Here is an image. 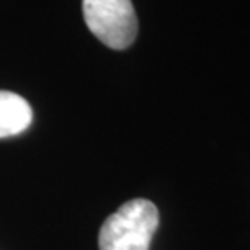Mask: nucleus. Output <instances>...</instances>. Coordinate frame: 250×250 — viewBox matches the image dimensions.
Instances as JSON below:
<instances>
[{
    "mask_svg": "<svg viewBox=\"0 0 250 250\" xmlns=\"http://www.w3.org/2000/svg\"><path fill=\"white\" fill-rule=\"evenodd\" d=\"M160 216L153 202L132 199L104 221L99 232L100 250H148Z\"/></svg>",
    "mask_w": 250,
    "mask_h": 250,
    "instance_id": "f257e3e1",
    "label": "nucleus"
},
{
    "mask_svg": "<svg viewBox=\"0 0 250 250\" xmlns=\"http://www.w3.org/2000/svg\"><path fill=\"white\" fill-rule=\"evenodd\" d=\"M89 31L110 49L125 50L137 36V17L131 0H83Z\"/></svg>",
    "mask_w": 250,
    "mask_h": 250,
    "instance_id": "f03ea898",
    "label": "nucleus"
},
{
    "mask_svg": "<svg viewBox=\"0 0 250 250\" xmlns=\"http://www.w3.org/2000/svg\"><path fill=\"white\" fill-rule=\"evenodd\" d=\"M33 121L28 100L8 90H0V139L26 131Z\"/></svg>",
    "mask_w": 250,
    "mask_h": 250,
    "instance_id": "7ed1b4c3",
    "label": "nucleus"
}]
</instances>
